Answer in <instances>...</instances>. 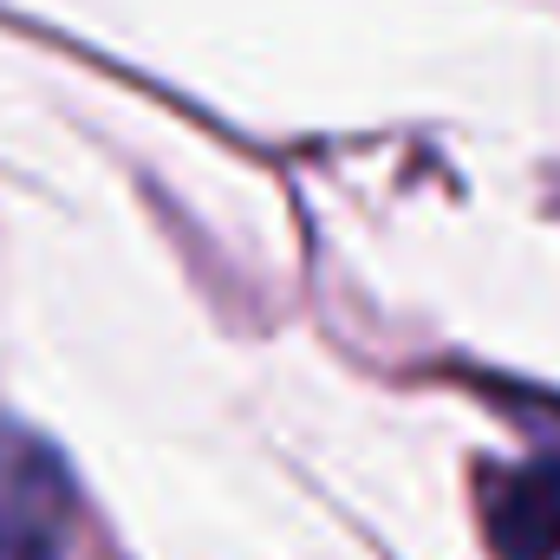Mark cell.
Masks as SVG:
<instances>
[{
	"label": "cell",
	"mask_w": 560,
	"mask_h": 560,
	"mask_svg": "<svg viewBox=\"0 0 560 560\" xmlns=\"http://www.w3.org/2000/svg\"><path fill=\"white\" fill-rule=\"evenodd\" d=\"M72 515L79 495L59 450L0 418V560H66Z\"/></svg>",
	"instance_id": "cell-1"
},
{
	"label": "cell",
	"mask_w": 560,
	"mask_h": 560,
	"mask_svg": "<svg viewBox=\"0 0 560 560\" xmlns=\"http://www.w3.org/2000/svg\"><path fill=\"white\" fill-rule=\"evenodd\" d=\"M495 482H502V489L482 495L489 528H495V548L509 560L560 555V450L555 456H535L528 469L495 476Z\"/></svg>",
	"instance_id": "cell-2"
}]
</instances>
